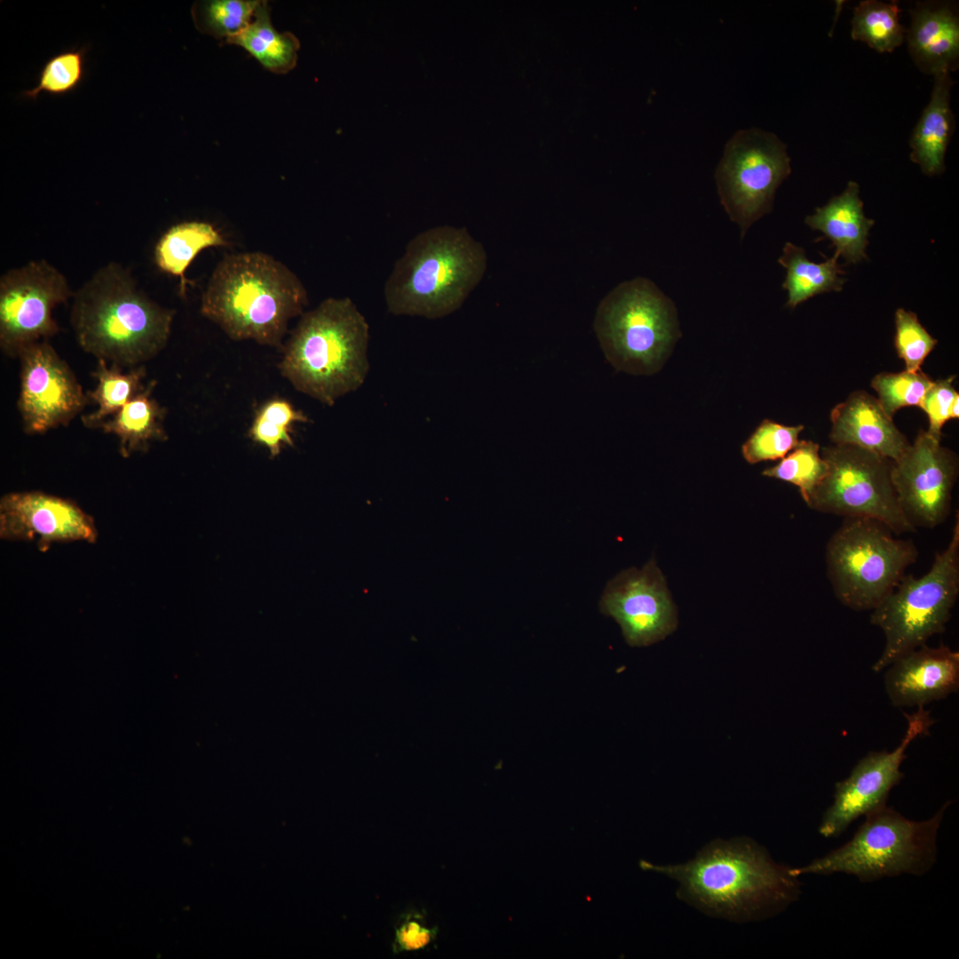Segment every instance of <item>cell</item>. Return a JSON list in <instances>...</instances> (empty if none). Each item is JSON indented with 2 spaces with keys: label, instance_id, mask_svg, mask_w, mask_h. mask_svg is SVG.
<instances>
[{
  "label": "cell",
  "instance_id": "cell-1",
  "mask_svg": "<svg viewBox=\"0 0 959 959\" xmlns=\"http://www.w3.org/2000/svg\"><path fill=\"white\" fill-rule=\"evenodd\" d=\"M643 870L664 874L679 884L678 896L699 909L733 920L772 916L798 899L801 884L790 868L777 864L748 838L714 841L694 859Z\"/></svg>",
  "mask_w": 959,
  "mask_h": 959
},
{
  "label": "cell",
  "instance_id": "cell-2",
  "mask_svg": "<svg viewBox=\"0 0 959 959\" xmlns=\"http://www.w3.org/2000/svg\"><path fill=\"white\" fill-rule=\"evenodd\" d=\"M307 291L282 262L260 251L226 255L202 295L200 312L232 340L281 349L289 321L305 313Z\"/></svg>",
  "mask_w": 959,
  "mask_h": 959
},
{
  "label": "cell",
  "instance_id": "cell-3",
  "mask_svg": "<svg viewBox=\"0 0 959 959\" xmlns=\"http://www.w3.org/2000/svg\"><path fill=\"white\" fill-rule=\"evenodd\" d=\"M73 296L75 338L98 360L137 367L167 345L175 311L151 299L122 265L99 268Z\"/></svg>",
  "mask_w": 959,
  "mask_h": 959
},
{
  "label": "cell",
  "instance_id": "cell-4",
  "mask_svg": "<svg viewBox=\"0 0 959 959\" xmlns=\"http://www.w3.org/2000/svg\"><path fill=\"white\" fill-rule=\"evenodd\" d=\"M369 330L349 297H328L305 312L284 341L280 373L297 392L333 406L366 379Z\"/></svg>",
  "mask_w": 959,
  "mask_h": 959
},
{
  "label": "cell",
  "instance_id": "cell-5",
  "mask_svg": "<svg viewBox=\"0 0 959 959\" xmlns=\"http://www.w3.org/2000/svg\"><path fill=\"white\" fill-rule=\"evenodd\" d=\"M487 253L464 227L437 226L417 234L384 287L395 315L438 319L462 306L482 280Z\"/></svg>",
  "mask_w": 959,
  "mask_h": 959
},
{
  "label": "cell",
  "instance_id": "cell-6",
  "mask_svg": "<svg viewBox=\"0 0 959 959\" xmlns=\"http://www.w3.org/2000/svg\"><path fill=\"white\" fill-rule=\"evenodd\" d=\"M951 803L920 821L885 804L867 814L846 844L790 871L796 876L845 873L863 883L903 874L923 876L936 862L938 832Z\"/></svg>",
  "mask_w": 959,
  "mask_h": 959
},
{
  "label": "cell",
  "instance_id": "cell-7",
  "mask_svg": "<svg viewBox=\"0 0 959 959\" xmlns=\"http://www.w3.org/2000/svg\"><path fill=\"white\" fill-rule=\"evenodd\" d=\"M593 327L607 361L635 375L654 373L678 332L672 302L644 277L614 288L600 301Z\"/></svg>",
  "mask_w": 959,
  "mask_h": 959
},
{
  "label": "cell",
  "instance_id": "cell-8",
  "mask_svg": "<svg viewBox=\"0 0 959 959\" xmlns=\"http://www.w3.org/2000/svg\"><path fill=\"white\" fill-rule=\"evenodd\" d=\"M959 592V517L951 539L935 555L930 570L916 578L904 575L895 588L872 610L870 622L885 638L884 651L872 670L880 672L895 659L926 645L942 633Z\"/></svg>",
  "mask_w": 959,
  "mask_h": 959
},
{
  "label": "cell",
  "instance_id": "cell-9",
  "mask_svg": "<svg viewBox=\"0 0 959 959\" xmlns=\"http://www.w3.org/2000/svg\"><path fill=\"white\" fill-rule=\"evenodd\" d=\"M918 552L883 523L845 518L826 549L828 575L836 598L857 611L873 610L899 583Z\"/></svg>",
  "mask_w": 959,
  "mask_h": 959
},
{
  "label": "cell",
  "instance_id": "cell-10",
  "mask_svg": "<svg viewBox=\"0 0 959 959\" xmlns=\"http://www.w3.org/2000/svg\"><path fill=\"white\" fill-rule=\"evenodd\" d=\"M828 471L806 504L845 518H868L897 535L915 531L899 503L892 481V461L852 445L821 450Z\"/></svg>",
  "mask_w": 959,
  "mask_h": 959
},
{
  "label": "cell",
  "instance_id": "cell-11",
  "mask_svg": "<svg viewBox=\"0 0 959 959\" xmlns=\"http://www.w3.org/2000/svg\"><path fill=\"white\" fill-rule=\"evenodd\" d=\"M787 146L773 132L740 130L726 143L716 170L717 191L725 211L741 228L772 210L779 186L790 174Z\"/></svg>",
  "mask_w": 959,
  "mask_h": 959
},
{
  "label": "cell",
  "instance_id": "cell-12",
  "mask_svg": "<svg viewBox=\"0 0 959 959\" xmlns=\"http://www.w3.org/2000/svg\"><path fill=\"white\" fill-rule=\"evenodd\" d=\"M74 293L66 277L44 259L5 272L0 278V346L19 356L27 346L59 332L52 310Z\"/></svg>",
  "mask_w": 959,
  "mask_h": 959
},
{
  "label": "cell",
  "instance_id": "cell-13",
  "mask_svg": "<svg viewBox=\"0 0 959 959\" xmlns=\"http://www.w3.org/2000/svg\"><path fill=\"white\" fill-rule=\"evenodd\" d=\"M907 731L892 751H872L862 757L850 775L836 783L834 801L825 811L819 833L826 838L837 837L858 818L886 804L891 790L904 777L900 765L910 743L928 733L934 723L923 707L913 714L904 713Z\"/></svg>",
  "mask_w": 959,
  "mask_h": 959
},
{
  "label": "cell",
  "instance_id": "cell-14",
  "mask_svg": "<svg viewBox=\"0 0 959 959\" xmlns=\"http://www.w3.org/2000/svg\"><path fill=\"white\" fill-rule=\"evenodd\" d=\"M957 473L955 454L923 430L892 461L891 477L898 501L914 527L932 528L947 519Z\"/></svg>",
  "mask_w": 959,
  "mask_h": 959
},
{
  "label": "cell",
  "instance_id": "cell-15",
  "mask_svg": "<svg viewBox=\"0 0 959 959\" xmlns=\"http://www.w3.org/2000/svg\"><path fill=\"white\" fill-rule=\"evenodd\" d=\"M20 361L18 408L26 433L67 425L89 401L74 373L47 342L25 347Z\"/></svg>",
  "mask_w": 959,
  "mask_h": 959
},
{
  "label": "cell",
  "instance_id": "cell-16",
  "mask_svg": "<svg viewBox=\"0 0 959 959\" xmlns=\"http://www.w3.org/2000/svg\"><path fill=\"white\" fill-rule=\"evenodd\" d=\"M599 609L618 622L632 646L664 639L678 623L666 581L654 559L641 569L623 570L612 579L601 596Z\"/></svg>",
  "mask_w": 959,
  "mask_h": 959
},
{
  "label": "cell",
  "instance_id": "cell-17",
  "mask_svg": "<svg viewBox=\"0 0 959 959\" xmlns=\"http://www.w3.org/2000/svg\"><path fill=\"white\" fill-rule=\"evenodd\" d=\"M0 538L35 542L46 551L52 543H95L93 518L75 502L41 491L5 494L0 499Z\"/></svg>",
  "mask_w": 959,
  "mask_h": 959
},
{
  "label": "cell",
  "instance_id": "cell-18",
  "mask_svg": "<svg viewBox=\"0 0 959 959\" xmlns=\"http://www.w3.org/2000/svg\"><path fill=\"white\" fill-rule=\"evenodd\" d=\"M887 668L884 687L894 707H923L959 687V653L943 645H923L900 655Z\"/></svg>",
  "mask_w": 959,
  "mask_h": 959
},
{
  "label": "cell",
  "instance_id": "cell-19",
  "mask_svg": "<svg viewBox=\"0 0 959 959\" xmlns=\"http://www.w3.org/2000/svg\"><path fill=\"white\" fill-rule=\"evenodd\" d=\"M905 39L912 60L923 73L934 75L959 67L958 5L951 1L917 2L909 10Z\"/></svg>",
  "mask_w": 959,
  "mask_h": 959
},
{
  "label": "cell",
  "instance_id": "cell-20",
  "mask_svg": "<svg viewBox=\"0 0 959 959\" xmlns=\"http://www.w3.org/2000/svg\"><path fill=\"white\" fill-rule=\"evenodd\" d=\"M829 434L834 445H852L896 461L909 447L906 436L886 415L878 400L855 391L831 411Z\"/></svg>",
  "mask_w": 959,
  "mask_h": 959
},
{
  "label": "cell",
  "instance_id": "cell-21",
  "mask_svg": "<svg viewBox=\"0 0 959 959\" xmlns=\"http://www.w3.org/2000/svg\"><path fill=\"white\" fill-rule=\"evenodd\" d=\"M954 84L950 73L933 75L930 100L909 139L910 159L927 176L939 175L945 170V155L955 128L950 103Z\"/></svg>",
  "mask_w": 959,
  "mask_h": 959
},
{
  "label": "cell",
  "instance_id": "cell-22",
  "mask_svg": "<svg viewBox=\"0 0 959 959\" xmlns=\"http://www.w3.org/2000/svg\"><path fill=\"white\" fill-rule=\"evenodd\" d=\"M805 223L829 239L836 248L835 253L846 263L867 259L868 237L875 221L864 214L858 183L849 181L842 194L817 208L814 214L805 218Z\"/></svg>",
  "mask_w": 959,
  "mask_h": 959
},
{
  "label": "cell",
  "instance_id": "cell-23",
  "mask_svg": "<svg viewBox=\"0 0 959 959\" xmlns=\"http://www.w3.org/2000/svg\"><path fill=\"white\" fill-rule=\"evenodd\" d=\"M155 382L131 400L116 414L104 420L97 428L119 439V452L128 457L135 452H147L152 442L165 441L166 409L152 396Z\"/></svg>",
  "mask_w": 959,
  "mask_h": 959
},
{
  "label": "cell",
  "instance_id": "cell-24",
  "mask_svg": "<svg viewBox=\"0 0 959 959\" xmlns=\"http://www.w3.org/2000/svg\"><path fill=\"white\" fill-rule=\"evenodd\" d=\"M228 242L210 223L186 221L170 226L158 240L154 258L157 267L179 278V295L186 297V285L192 283L185 272L196 256L210 247H226Z\"/></svg>",
  "mask_w": 959,
  "mask_h": 959
},
{
  "label": "cell",
  "instance_id": "cell-25",
  "mask_svg": "<svg viewBox=\"0 0 959 959\" xmlns=\"http://www.w3.org/2000/svg\"><path fill=\"white\" fill-rule=\"evenodd\" d=\"M835 253L821 263L806 258L803 248L787 242L778 262L787 270L782 287L788 291L786 306L795 308L809 298L826 292L841 291L845 280L844 271Z\"/></svg>",
  "mask_w": 959,
  "mask_h": 959
},
{
  "label": "cell",
  "instance_id": "cell-26",
  "mask_svg": "<svg viewBox=\"0 0 959 959\" xmlns=\"http://www.w3.org/2000/svg\"><path fill=\"white\" fill-rule=\"evenodd\" d=\"M226 43L242 47L275 74H286L297 65L299 42L292 33L273 28L266 1H262L250 24Z\"/></svg>",
  "mask_w": 959,
  "mask_h": 959
},
{
  "label": "cell",
  "instance_id": "cell-27",
  "mask_svg": "<svg viewBox=\"0 0 959 959\" xmlns=\"http://www.w3.org/2000/svg\"><path fill=\"white\" fill-rule=\"evenodd\" d=\"M98 361L92 373L98 384L93 391L86 392L88 400L97 404L98 408L82 417L85 426L94 428L116 414L146 387L142 384L146 376L144 366L132 367L127 372H123L121 367L108 366L104 360Z\"/></svg>",
  "mask_w": 959,
  "mask_h": 959
},
{
  "label": "cell",
  "instance_id": "cell-28",
  "mask_svg": "<svg viewBox=\"0 0 959 959\" xmlns=\"http://www.w3.org/2000/svg\"><path fill=\"white\" fill-rule=\"evenodd\" d=\"M900 12L894 2H860L852 19V38L879 53L892 52L904 43L906 36V28L900 21Z\"/></svg>",
  "mask_w": 959,
  "mask_h": 959
},
{
  "label": "cell",
  "instance_id": "cell-29",
  "mask_svg": "<svg viewBox=\"0 0 959 959\" xmlns=\"http://www.w3.org/2000/svg\"><path fill=\"white\" fill-rule=\"evenodd\" d=\"M309 422V417L289 400L273 397L257 409L248 436L252 441L266 448L271 457L274 458L285 447L294 446V424Z\"/></svg>",
  "mask_w": 959,
  "mask_h": 959
},
{
  "label": "cell",
  "instance_id": "cell-30",
  "mask_svg": "<svg viewBox=\"0 0 959 959\" xmlns=\"http://www.w3.org/2000/svg\"><path fill=\"white\" fill-rule=\"evenodd\" d=\"M262 0H206L191 9L196 29L202 34L226 41L252 21Z\"/></svg>",
  "mask_w": 959,
  "mask_h": 959
},
{
  "label": "cell",
  "instance_id": "cell-31",
  "mask_svg": "<svg viewBox=\"0 0 959 959\" xmlns=\"http://www.w3.org/2000/svg\"><path fill=\"white\" fill-rule=\"evenodd\" d=\"M828 465L820 452V446L812 440H799L788 456L762 474L797 486L805 503L823 480Z\"/></svg>",
  "mask_w": 959,
  "mask_h": 959
},
{
  "label": "cell",
  "instance_id": "cell-32",
  "mask_svg": "<svg viewBox=\"0 0 959 959\" xmlns=\"http://www.w3.org/2000/svg\"><path fill=\"white\" fill-rule=\"evenodd\" d=\"M87 47L70 48L48 59L42 67L36 84L21 92L28 99H36L40 94L63 96L74 91L86 73Z\"/></svg>",
  "mask_w": 959,
  "mask_h": 959
},
{
  "label": "cell",
  "instance_id": "cell-33",
  "mask_svg": "<svg viewBox=\"0 0 959 959\" xmlns=\"http://www.w3.org/2000/svg\"><path fill=\"white\" fill-rule=\"evenodd\" d=\"M932 383L928 375L921 369H905L898 373L877 374L871 381V387L876 392V399L884 411L892 418L901 408H920L923 398Z\"/></svg>",
  "mask_w": 959,
  "mask_h": 959
},
{
  "label": "cell",
  "instance_id": "cell-34",
  "mask_svg": "<svg viewBox=\"0 0 959 959\" xmlns=\"http://www.w3.org/2000/svg\"><path fill=\"white\" fill-rule=\"evenodd\" d=\"M804 428L765 419L742 445L743 457L751 464L783 458L798 444Z\"/></svg>",
  "mask_w": 959,
  "mask_h": 959
},
{
  "label": "cell",
  "instance_id": "cell-35",
  "mask_svg": "<svg viewBox=\"0 0 959 959\" xmlns=\"http://www.w3.org/2000/svg\"><path fill=\"white\" fill-rule=\"evenodd\" d=\"M938 340L918 321L916 313L898 308L895 312L894 345L906 370L918 371Z\"/></svg>",
  "mask_w": 959,
  "mask_h": 959
},
{
  "label": "cell",
  "instance_id": "cell-36",
  "mask_svg": "<svg viewBox=\"0 0 959 959\" xmlns=\"http://www.w3.org/2000/svg\"><path fill=\"white\" fill-rule=\"evenodd\" d=\"M955 376L933 381L925 392L920 408L929 418L927 432L940 440L943 425L949 419L958 418V392L953 387Z\"/></svg>",
  "mask_w": 959,
  "mask_h": 959
},
{
  "label": "cell",
  "instance_id": "cell-37",
  "mask_svg": "<svg viewBox=\"0 0 959 959\" xmlns=\"http://www.w3.org/2000/svg\"><path fill=\"white\" fill-rule=\"evenodd\" d=\"M436 935V929L427 926L422 915H407L395 926L393 951L399 954L424 949L432 944Z\"/></svg>",
  "mask_w": 959,
  "mask_h": 959
}]
</instances>
